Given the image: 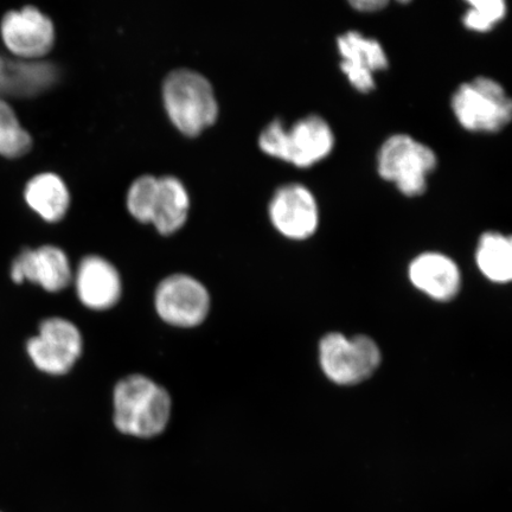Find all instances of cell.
<instances>
[{"label":"cell","instance_id":"obj_1","mask_svg":"<svg viewBox=\"0 0 512 512\" xmlns=\"http://www.w3.org/2000/svg\"><path fill=\"white\" fill-rule=\"evenodd\" d=\"M172 414V399L164 387L142 374H132L115 384L113 422L121 433L152 439L164 433Z\"/></svg>","mask_w":512,"mask_h":512},{"label":"cell","instance_id":"obj_2","mask_svg":"<svg viewBox=\"0 0 512 512\" xmlns=\"http://www.w3.org/2000/svg\"><path fill=\"white\" fill-rule=\"evenodd\" d=\"M438 163L437 153L431 146L409 134L395 133L380 146L376 170L383 181L393 184L402 196L416 198L427 191Z\"/></svg>","mask_w":512,"mask_h":512},{"label":"cell","instance_id":"obj_3","mask_svg":"<svg viewBox=\"0 0 512 512\" xmlns=\"http://www.w3.org/2000/svg\"><path fill=\"white\" fill-rule=\"evenodd\" d=\"M163 101L172 124L185 136H198L213 125L219 115L213 87L194 70L177 69L166 76Z\"/></svg>","mask_w":512,"mask_h":512},{"label":"cell","instance_id":"obj_4","mask_svg":"<svg viewBox=\"0 0 512 512\" xmlns=\"http://www.w3.org/2000/svg\"><path fill=\"white\" fill-rule=\"evenodd\" d=\"M451 110L465 131L496 134L510 124L512 100L502 83L477 76L460 83L451 96Z\"/></svg>","mask_w":512,"mask_h":512},{"label":"cell","instance_id":"obj_5","mask_svg":"<svg viewBox=\"0 0 512 512\" xmlns=\"http://www.w3.org/2000/svg\"><path fill=\"white\" fill-rule=\"evenodd\" d=\"M319 361L330 381L352 386L375 373L381 363V351L368 336L349 339L332 332L319 344Z\"/></svg>","mask_w":512,"mask_h":512},{"label":"cell","instance_id":"obj_6","mask_svg":"<svg viewBox=\"0 0 512 512\" xmlns=\"http://www.w3.org/2000/svg\"><path fill=\"white\" fill-rule=\"evenodd\" d=\"M81 332L70 320L50 317L42 320L38 334L28 339L27 354L37 370L62 376L75 367L82 355Z\"/></svg>","mask_w":512,"mask_h":512},{"label":"cell","instance_id":"obj_7","mask_svg":"<svg viewBox=\"0 0 512 512\" xmlns=\"http://www.w3.org/2000/svg\"><path fill=\"white\" fill-rule=\"evenodd\" d=\"M211 299L207 287L188 274L165 278L155 293L157 315L175 328L192 329L209 316Z\"/></svg>","mask_w":512,"mask_h":512},{"label":"cell","instance_id":"obj_8","mask_svg":"<svg viewBox=\"0 0 512 512\" xmlns=\"http://www.w3.org/2000/svg\"><path fill=\"white\" fill-rule=\"evenodd\" d=\"M268 216L275 230L284 238L304 241L318 230L319 204L315 194L304 184L288 183L274 191Z\"/></svg>","mask_w":512,"mask_h":512},{"label":"cell","instance_id":"obj_9","mask_svg":"<svg viewBox=\"0 0 512 512\" xmlns=\"http://www.w3.org/2000/svg\"><path fill=\"white\" fill-rule=\"evenodd\" d=\"M336 48L341 63L339 68L349 85L360 94H370L376 89L375 75L389 68V59L380 41L349 30L336 38Z\"/></svg>","mask_w":512,"mask_h":512},{"label":"cell","instance_id":"obj_10","mask_svg":"<svg viewBox=\"0 0 512 512\" xmlns=\"http://www.w3.org/2000/svg\"><path fill=\"white\" fill-rule=\"evenodd\" d=\"M0 34L10 53L22 60H41L55 43L53 22L34 6L9 11L0 23Z\"/></svg>","mask_w":512,"mask_h":512},{"label":"cell","instance_id":"obj_11","mask_svg":"<svg viewBox=\"0 0 512 512\" xmlns=\"http://www.w3.org/2000/svg\"><path fill=\"white\" fill-rule=\"evenodd\" d=\"M10 277L15 284L29 281L46 292L57 293L72 283L73 271L67 254L48 245L23 249L12 261Z\"/></svg>","mask_w":512,"mask_h":512},{"label":"cell","instance_id":"obj_12","mask_svg":"<svg viewBox=\"0 0 512 512\" xmlns=\"http://www.w3.org/2000/svg\"><path fill=\"white\" fill-rule=\"evenodd\" d=\"M334 130L323 117L309 114L286 128L283 162L297 169H310L334 152Z\"/></svg>","mask_w":512,"mask_h":512},{"label":"cell","instance_id":"obj_13","mask_svg":"<svg viewBox=\"0 0 512 512\" xmlns=\"http://www.w3.org/2000/svg\"><path fill=\"white\" fill-rule=\"evenodd\" d=\"M75 290L81 304L92 311H107L123 296L117 268L99 255L82 259L75 273Z\"/></svg>","mask_w":512,"mask_h":512},{"label":"cell","instance_id":"obj_14","mask_svg":"<svg viewBox=\"0 0 512 512\" xmlns=\"http://www.w3.org/2000/svg\"><path fill=\"white\" fill-rule=\"evenodd\" d=\"M59 79V69L47 61L9 59L0 55V99L30 98L48 91Z\"/></svg>","mask_w":512,"mask_h":512},{"label":"cell","instance_id":"obj_15","mask_svg":"<svg viewBox=\"0 0 512 512\" xmlns=\"http://www.w3.org/2000/svg\"><path fill=\"white\" fill-rule=\"evenodd\" d=\"M408 275L418 290L440 302L456 297L462 283L456 262L438 252L416 256L409 265Z\"/></svg>","mask_w":512,"mask_h":512},{"label":"cell","instance_id":"obj_16","mask_svg":"<svg viewBox=\"0 0 512 512\" xmlns=\"http://www.w3.org/2000/svg\"><path fill=\"white\" fill-rule=\"evenodd\" d=\"M24 200L44 221L54 223L66 216L70 196L61 177L44 172L30 179L24 189Z\"/></svg>","mask_w":512,"mask_h":512},{"label":"cell","instance_id":"obj_17","mask_svg":"<svg viewBox=\"0 0 512 512\" xmlns=\"http://www.w3.org/2000/svg\"><path fill=\"white\" fill-rule=\"evenodd\" d=\"M190 200L187 189L178 178H159V190L153 215V226L163 235L178 232L188 219Z\"/></svg>","mask_w":512,"mask_h":512},{"label":"cell","instance_id":"obj_18","mask_svg":"<svg viewBox=\"0 0 512 512\" xmlns=\"http://www.w3.org/2000/svg\"><path fill=\"white\" fill-rule=\"evenodd\" d=\"M476 262L485 278L494 283H509L512 278V243L508 235L486 232L478 241Z\"/></svg>","mask_w":512,"mask_h":512},{"label":"cell","instance_id":"obj_19","mask_svg":"<svg viewBox=\"0 0 512 512\" xmlns=\"http://www.w3.org/2000/svg\"><path fill=\"white\" fill-rule=\"evenodd\" d=\"M32 146L30 133L22 126L17 114L6 100L0 99V156L19 158Z\"/></svg>","mask_w":512,"mask_h":512},{"label":"cell","instance_id":"obj_20","mask_svg":"<svg viewBox=\"0 0 512 512\" xmlns=\"http://www.w3.org/2000/svg\"><path fill=\"white\" fill-rule=\"evenodd\" d=\"M508 15L504 0H467L462 22L466 30L488 34Z\"/></svg>","mask_w":512,"mask_h":512},{"label":"cell","instance_id":"obj_21","mask_svg":"<svg viewBox=\"0 0 512 512\" xmlns=\"http://www.w3.org/2000/svg\"><path fill=\"white\" fill-rule=\"evenodd\" d=\"M159 190V178L143 176L136 179L128 190L127 208L134 219L152 223Z\"/></svg>","mask_w":512,"mask_h":512},{"label":"cell","instance_id":"obj_22","mask_svg":"<svg viewBox=\"0 0 512 512\" xmlns=\"http://www.w3.org/2000/svg\"><path fill=\"white\" fill-rule=\"evenodd\" d=\"M286 125L283 120L274 119L259 136V147L268 157L283 162L286 140Z\"/></svg>","mask_w":512,"mask_h":512},{"label":"cell","instance_id":"obj_23","mask_svg":"<svg viewBox=\"0 0 512 512\" xmlns=\"http://www.w3.org/2000/svg\"><path fill=\"white\" fill-rule=\"evenodd\" d=\"M349 5L350 8L362 14H374L386 9L389 3L387 0H355V2H349Z\"/></svg>","mask_w":512,"mask_h":512}]
</instances>
